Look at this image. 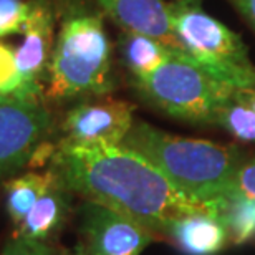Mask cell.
Here are the masks:
<instances>
[{
    "label": "cell",
    "mask_w": 255,
    "mask_h": 255,
    "mask_svg": "<svg viewBox=\"0 0 255 255\" xmlns=\"http://www.w3.org/2000/svg\"><path fill=\"white\" fill-rule=\"evenodd\" d=\"M48 167L83 201L131 217L157 236H164L177 217L212 214L177 189L147 157L126 144L76 146L58 141L53 144Z\"/></svg>",
    "instance_id": "1"
},
{
    "label": "cell",
    "mask_w": 255,
    "mask_h": 255,
    "mask_svg": "<svg viewBox=\"0 0 255 255\" xmlns=\"http://www.w3.org/2000/svg\"><path fill=\"white\" fill-rule=\"evenodd\" d=\"M53 3L58 23L45 86L47 103L110 95L116 81L105 13L95 0H53Z\"/></svg>",
    "instance_id": "2"
},
{
    "label": "cell",
    "mask_w": 255,
    "mask_h": 255,
    "mask_svg": "<svg viewBox=\"0 0 255 255\" xmlns=\"http://www.w3.org/2000/svg\"><path fill=\"white\" fill-rule=\"evenodd\" d=\"M123 144L141 152L187 197L217 216L219 204L237 187L244 152L236 146L171 134L134 120Z\"/></svg>",
    "instance_id": "3"
},
{
    "label": "cell",
    "mask_w": 255,
    "mask_h": 255,
    "mask_svg": "<svg viewBox=\"0 0 255 255\" xmlns=\"http://www.w3.org/2000/svg\"><path fill=\"white\" fill-rule=\"evenodd\" d=\"M131 83L154 108L192 125H214L221 105L239 90L184 58H171L151 73L131 78Z\"/></svg>",
    "instance_id": "4"
},
{
    "label": "cell",
    "mask_w": 255,
    "mask_h": 255,
    "mask_svg": "<svg viewBox=\"0 0 255 255\" xmlns=\"http://www.w3.org/2000/svg\"><path fill=\"white\" fill-rule=\"evenodd\" d=\"M171 10L181 47L202 68L239 90H255V66L234 30L209 15L201 0H172Z\"/></svg>",
    "instance_id": "5"
},
{
    "label": "cell",
    "mask_w": 255,
    "mask_h": 255,
    "mask_svg": "<svg viewBox=\"0 0 255 255\" xmlns=\"http://www.w3.org/2000/svg\"><path fill=\"white\" fill-rule=\"evenodd\" d=\"M53 131L47 101L0 100V181L27 167Z\"/></svg>",
    "instance_id": "6"
},
{
    "label": "cell",
    "mask_w": 255,
    "mask_h": 255,
    "mask_svg": "<svg viewBox=\"0 0 255 255\" xmlns=\"http://www.w3.org/2000/svg\"><path fill=\"white\" fill-rule=\"evenodd\" d=\"M134 123V106L108 96L80 100L60 121V139L76 146L123 144Z\"/></svg>",
    "instance_id": "7"
},
{
    "label": "cell",
    "mask_w": 255,
    "mask_h": 255,
    "mask_svg": "<svg viewBox=\"0 0 255 255\" xmlns=\"http://www.w3.org/2000/svg\"><path fill=\"white\" fill-rule=\"evenodd\" d=\"M80 234L88 255H141L159 237L131 217L88 201L80 207Z\"/></svg>",
    "instance_id": "8"
},
{
    "label": "cell",
    "mask_w": 255,
    "mask_h": 255,
    "mask_svg": "<svg viewBox=\"0 0 255 255\" xmlns=\"http://www.w3.org/2000/svg\"><path fill=\"white\" fill-rule=\"evenodd\" d=\"M28 17L22 30L23 40L15 48V58L25 78L45 88L57 37V8L53 0H28Z\"/></svg>",
    "instance_id": "9"
},
{
    "label": "cell",
    "mask_w": 255,
    "mask_h": 255,
    "mask_svg": "<svg viewBox=\"0 0 255 255\" xmlns=\"http://www.w3.org/2000/svg\"><path fill=\"white\" fill-rule=\"evenodd\" d=\"M105 17L129 33H139L184 50L177 40L171 2L166 0H95ZM186 52V50H184Z\"/></svg>",
    "instance_id": "10"
},
{
    "label": "cell",
    "mask_w": 255,
    "mask_h": 255,
    "mask_svg": "<svg viewBox=\"0 0 255 255\" xmlns=\"http://www.w3.org/2000/svg\"><path fill=\"white\" fill-rule=\"evenodd\" d=\"M50 171H52V179L47 189L38 197L23 221L13 227L12 237L50 242L63 229L71 211L73 192L65 186L57 172L53 169Z\"/></svg>",
    "instance_id": "11"
},
{
    "label": "cell",
    "mask_w": 255,
    "mask_h": 255,
    "mask_svg": "<svg viewBox=\"0 0 255 255\" xmlns=\"http://www.w3.org/2000/svg\"><path fill=\"white\" fill-rule=\"evenodd\" d=\"M164 237L184 255H217L231 244L222 221L207 212L177 217L167 226Z\"/></svg>",
    "instance_id": "12"
},
{
    "label": "cell",
    "mask_w": 255,
    "mask_h": 255,
    "mask_svg": "<svg viewBox=\"0 0 255 255\" xmlns=\"http://www.w3.org/2000/svg\"><path fill=\"white\" fill-rule=\"evenodd\" d=\"M118 53L121 63L129 71L131 78L151 73L157 66L169 62L171 58H184L196 62L184 50L174 48L161 40L146 37V35L129 32H123L120 35Z\"/></svg>",
    "instance_id": "13"
},
{
    "label": "cell",
    "mask_w": 255,
    "mask_h": 255,
    "mask_svg": "<svg viewBox=\"0 0 255 255\" xmlns=\"http://www.w3.org/2000/svg\"><path fill=\"white\" fill-rule=\"evenodd\" d=\"M50 179H52V171L47 167V171L43 172L28 171L3 182L5 209L13 227L18 226L30 212V209L35 206L38 197L47 189Z\"/></svg>",
    "instance_id": "14"
},
{
    "label": "cell",
    "mask_w": 255,
    "mask_h": 255,
    "mask_svg": "<svg viewBox=\"0 0 255 255\" xmlns=\"http://www.w3.org/2000/svg\"><path fill=\"white\" fill-rule=\"evenodd\" d=\"M217 217L226 226L231 244L242 246L255 241V199L239 187L221 201Z\"/></svg>",
    "instance_id": "15"
},
{
    "label": "cell",
    "mask_w": 255,
    "mask_h": 255,
    "mask_svg": "<svg viewBox=\"0 0 255 255\" xmlns=\"http://www.w3.org/2000/svg\"><path fill=\"white\" fill-rule=\"evenodd\" d=\"M0 100H28L47 101L45 88L20 71L15 58V48L0 40Z\"/></svg>",
    "instance_id": "16"
},
{
    "label": "cell",
    "mask_w": 255,
    "mask_h": 255,
    "mask_svg": "<svg viewBox=\"0 0 255 255\" xmlns=\"http://www.w3.org/2000/svg\"><path fill=\"white\" fill-rule=\"evenodd\" d=\"M239 91L241 90L221 105L214 118V125L224 128L239 141L255 144V110L241 98Z\"/></svg>",
    "instance_id": "17"
},
{
    "label": "cell",
    "mask_w": 255,
    "mask_h": 255,
    "mask_svg": "<svg viewBox=\"0 0 255 255\" xmlns=\"http://www.w3.org/2000/svg\"><path fill=\"white\" fill-rule=\"evenodd\" d=\"M28 10V0H0V40L22 33Z\"/></svg>",
    "instance_id": "18"
},
{
    "label": "cell",
    "mask_w": 255,
    "mask_h": 255,
    "mask_svg": "<svg viewBox=\"0 0 255 255\" xmlns=\"http://www.w3.org/2000/svg\"><path fill=\"white\" fill-rule=\"evenodd\" d=\"M0 255H58V252L50 242L12 237Z\"/></svg>",
    "instance_id": "19"
},
{
    "label": "cell",
    "mask_w": 255,
    "mask_h": 255,
    "mask_svg": "<svg viewBox=\"0 0 255 255\" xmlns=\"http://www.w3.org/2000/svg\"><path fill=\"white\" fill-rule=\"evenodd\" d=\"M237 187L255 199V156L246 157L237 172Z\"/></svg>",
    "instance_id": "20"
},
{
    "label": "cell",
    "mask_w": 255,
    "mask_h": 255,
    "mask_svg": "<svg viewBox=\"0 0 255 255\" xmlns=\"http://www.w3.org/2000/svg\"><path fill=\"white\" fill-rule=\"evenodd\" d=\"M255 30V0H229Z\"/></svg>",
    "instance_id": "21"
},
{
    "label": "cell",
    "mask_w": 255,
    "mask_h": 255,
    "mask_svg": "<svg viewBox=\"0 0 255 255\" xmlns=\"http://www.w3.org/2000/svg\"><path fill=\"white\" fill-rule=\"evenodd\" d=\"M239 95H241V98L246 101L252 110H255V90H241Z\"/></svg>",
    "instance_id": "22"
},
{
    "label": "cell",
    "mask_w": 255,
    "mask_h": 255,
    "mask_svg": "<svg viewBox=\"0 0 255 255\" xmlns=\"http://www.w3.org/2000/svg\"><path fill=\"white\" fill-rule=\"evenodd\" d=\"M60 255H88V254H86L83 244L78 242L73 249H66V251H63Z\"/></svg>",
    "instance_id": "23"
}]
</instances>
